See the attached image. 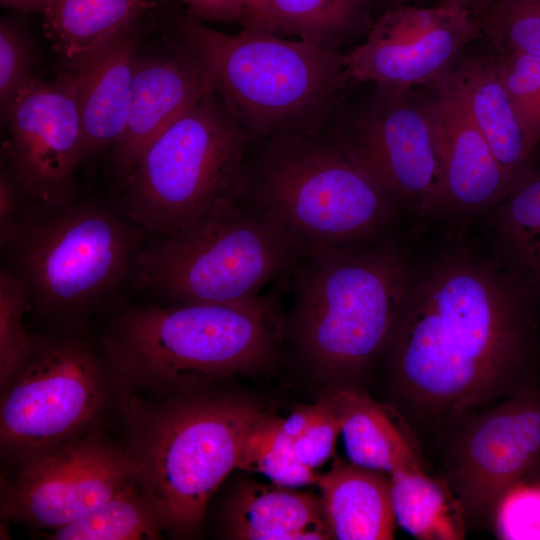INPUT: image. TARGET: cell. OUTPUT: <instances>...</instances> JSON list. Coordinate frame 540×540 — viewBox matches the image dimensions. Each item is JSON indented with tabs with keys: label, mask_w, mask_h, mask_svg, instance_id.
I'll return each mask as SVG.
<instances>
[{
	"label": "cell",
	"mask_w": 540,
	"mask_h": 540,
	"mask_svg": "<svg viewBox=\"0 0 540 540\" xmlns=\"http://www.w3.org/2000/svg\"><path fill=\"white\" fill-rule=\"evenodd\" d=\"M441 79L461 102L500 165L520 184L533 169L495 54L456 62Z\"/></svg>",
	"instance_id": "cell-20"
},
{
	"label": "cell",
	"mask_w": 540,
	"mask_h": 540,
	"mask_svg": "<svg viewBox=\"0 0 540 540\" xmlns=\"http://www.w3.org/2000/svg\"><path fill=\"white\" fill-rule=\"evenodd\" d=\"M149 4L150 0H50L42 14L44 31L65 61L134 25Z\"/></svg>",
	"instance_id": "cell-23"
},
{
	"label": "cell",
	"mask_w": 540,
	"mask_h": 540,
	"mask_svg": "<svg viewBox=\"0 0 540 540\" xmlns=\"http://www.w3.org/2000/svg\"><path fill=\"white\" fill-rule=\"evenodd\" d=\"M253 144L210 89L116 184L114 207L145 233H175L246 196Z\"/></svg>",
	"instance_id": "cell-7"
},
{
	"label": "cell",
	"mask_w": 540,
	"mask_h": 540,
	"mask_svg": "<svg viewBox=\"0 0 540 540\" xmlns=\"http://www.w3.org/2000/svg\"><path fill=\"white\" fill-rule=\"evenodd\" d=\"M396 521L421 540L464 538V507L460 500L418 465L397 468L390 473Z\"/></svg>",
	"instance_id": "cell-26"
},
{
	"label": "cell",
	"mask_w": 540,
	"mask_h": 540,
	"mask_svg": "<svg viewBox=\"0 0 540 540\" xmlns=\"http://www.w3.org/2000/svg\"><path fill=\"white\" fill-rule=\"evenodd\" d=\"M116 390L104 354L84 339H38L1 392V454L17 467L92 431Z\"/></svg>",
	"instance_id": "cell-10"
},
{
	"label": "cell",
	"mask_w": 540,
	"mask_h": 540,
	"mask_svg": "<svg viewBox=\"0 0 540 540\" xmlns=\"http://www.w3.org/2000/svg\"><path fill=\"white\" fill-rule=\"evenodd\" d=\"M491 210L495 256L540 294V170Z\"/></svg>",
	"instance_id": "cell-24"
},
{
	"label": "cell",
	"mask_w": 540,
	"mask_h": 540,
	"mask_svg": "<svg viewBox=\"0 0 540 540\" xmlns=\"http://www.w3.org/2000/svg\"><path fill=\"white\" fill-rule=\"evenodd\" d=\"M24 199L8 172H2L0 178V238L6 246L14 234L17 221L23 208L20 200Z\"/></svg>",
	"instance_id": "cell-35"
},
{
	"label": "cell",
	"mask_w": 540,
	"mask_h": 540,
	"mask_svg": "<svg viewBox=\"0 0 540 540\" xmlns=\"http://www.w3.org/2000/svg\"><path fill=\"white\" fill-rule=\"evenodd\" d=\"M324 394L338 416L352 463L389 473L418 465L407 440L379 404L349 386H333Z\"/></svg>",
	"instance_id": "cell-22"
},
{
	"label": "cell",
	"mask_w": 540,
	"mask_h": 540,
	"mask_svg": "<svg viewBox=\"0 0 540 540\" xmlns=\"http://www.w3.org/2000/svg\"><path fill=\"white\" fill-rule=\"evenodd\" d=\"M273 22L276 35L342 52L374 20L369 0H273Z\"/></svg>",
	"instance_id": "cell-25"
},
{
	"label": "cell",
	"mask_w": 540,
	"mask_h": 540,
	"mask_svg": "<svg viewBox=\"0 0 540 540\" xmlns=\"http://www.w3.org/2000/svg\"><path fill=\"white\" fill-rule=\"evenodd\" d=\"M282 330L273 304L259 296L234 304L134 305L115 317L103 348L120 396L163 398L268 367Z\"/></svg>",
	"instance_id": "cell-2"
},
{
	"label": "cell",
	"mask_w": 540,
	"mask_h": 540,
	"mask_svg": "<svg viewBox=\"0 0 540 540\" xmlns=\"http://www.w3.org/2000/svg\"><path fill=\"white\" fill-rule=\"evenodd\" d=\"M30 309L23 281L13 271H0V389L10 384L33 354L38 338L30 335L24 315Z\"/></svg>",
	"instance_id": "cell-30"
},
{
	"label": "cell",
	"mask_w": 540,
	"mask_h": 540,
	"mask_svg": "<svg viewBox=\"0 0 540 540\" xmlns=\"http://www.w3.org/2000/svg\"><path fill=\"white\" fill-rule=\"evenodd\" d=\"M536 297L495 255L457 249L412 271L383 352L398 395L453 419L528 385Z\"/></svg>",
	"instance_id": "cell-1"
},
{
	"label": "cell",
	"mask_w": 540,
	"mask_h": 540,
	"mask_svg": "<svg viewBox=\"0 0 540 540\" xmlns=\"http://www.w3.org/2000/svg\"><path fill=\"white\" fill-rule=\"evenodd\" d=\"M33 51L19 29L7 20L0 23V104L2 115L20 86L32 74Z\"/></svg>",
	"instance_id": "cell-34"
},
{
	"label": "cell",
	"mask_w": 540,
	"mask_h": 540,
	"mask_svg": "<svg viewBox=\"0 0 540 540\" xmlns=\"http://www.w3.org/2000/svg\"><path fill=\"white\" fill-rule=\"evenodd\" d=\"M254 143L246 198L282 228L300 257L366 243L398 207L329 124Z\"/></svg>",
	"instance_id": "cell-5"
},
{
	"label": "cell",
	"mask_w": 540,
	"mask_h": 540,
	"mask_svg": "<svg viewBox=\"0 0 540 540\" xmlns=\"http://www.w3.org/2000/svg\"><path fill=\"white\" fill-rule=\"evenodd\" d=\"M8 173L27 203L54 206L76 199L84 160L81 120L70 75H35L16 91L5 113Z\"/></svg>",
	"instance_id": "cell-13"
},
{
	"label": "cell",
	"mask_w": 540,
	"mask_h": 540,
	"mask_svg": "<svg viewBox=\"0 0 540 540\" xmlns=\"http://www.w3.org/2000/svg\"><path fill=\"white\" fill-rule=\"evenodd\" d=\"M519 121L527 157L540 145V55L494 53Z\"/></svg>",
	"instance_id": "cell-31"
},
{
	"label": "cell",
	"mask_w": 540,
	"mask_h": 540,
	"mask_svg": "<svg viewBox=\"0 0 540 540\" xmlns=\"http://www.w3.org/2000/svg\"><path fill=\"white\" fill-rule=\"evenodd\" d=\"M331 129L398 206L439 211L440 167L423 97L374 84L359 104L339 107Z\"/></svg>",
	"instance_id": "cell-11"
},
{
	"label": "cell",
	"mask_w": 540,
	"mask_h": 540,
	"mask_svg": "<svg viewBox=\"0 0 540 540\" xmlns=\"http://www.w3.org/2000/svg\"><path fill=\"white\" fill-rule=\"evenodd\" d=\"M140 49L136 23L104 43L64 61L70 75L83 135L84 158L112 148L128 118Z\"/></svg>",
	"instance_id": "cell-18"
},
{
	"label": "cell",
	"mask_w": 540,
	"mask_h": 540,
	"mask_svg": "<svg viewBox=\"0 0 540 540\" xmlns=\"http://www.w3.org/2000/svg\"><path fill=\"white\" fill-rule=\"evenodd\" d=\"M540 465V388L528 384L473 418L452 448L450 476L464 510L481 512Z\"/></svg>",
	"instance_id": "cell-15"
},
{
	"label": "cell",
	"mask_w": 540,
	"mask_h": 540,
	"mask_svg": "<svg viewBox=\"0 0 540 540\" xmlns=\"http://www.w3.org/2000/svg\"><path fill=\"white\" fill-rule=\"evenodd\" d=\"M222 527L227 538L237 540L333 539L321 497L253 481L232 490Z\"/></svg>",
	"instance_id": "cell-19"
},
{
	"label": "cell",
	"mask_w": 540,
	"mask_h": 540,
	"mask_svg": "<svg viewBox=\"0 0 540 540\" xmlns=\"http://www.w3.org/2000/svg\"><path fill=\"white\" fill-rule=\"evenodd\" d=\"M473 17L494 53L540 55V0H489Z\"/></svg>",
	"instance_id": "cell-29"
},
{
	"label": "cell",
	"mask_w": 540,
	"mask_h": 540,
	"mask_svg": "<svg viewBox=\"0 0 540 540\" xmlns=\"http://www.w3.org/2000/svg\"><path fill=\"white\" fill-rule=\"evenodd\" d=\"M136 482L127 447L90 431L17 467L1 486V515L53 531L81 519Z\"/></svg>",
	"instance_id": "cell-12"
},
{
	"label": "cell",
	"mask_w": 540,
	"mask_h": 540,
	"mask_svg": "<svg viewBox=\"0 0 540 540\" xmlns=\"http://www.w3.org/2000/svg\"><path fill=\"white\" fill-rule=\"evenodd\" d=\"M186 6V16L207 22L210 0H180Z\"/></svg>",
	"instance_id": "cell-37"
},
{
	"label": "cell",
	"mask_w": 540,
	"mask_h": 540,
	"mask_svg": "<svg viewBox=\"0 0 540 540\" xmlns=\"http://www.w3.org/2000/svg\"><path fill=\"white\" fill-rule=\"evenodd\" d=\"M242 29L275 34L273 0H239Z\"/></svg>",
	"instance_id": "cell-36"
},
{
	"label": "cell",
	"mask_w": 540,
	"mask_h": 540,
	"mask_svg": "<svg viewBox=\"0 0 540 540\" xmlns=\"http://www.w3.org/2000/svg\"><path fill=\"white\" fill-rule=\"evenodd\" d=\"M294 269L289 331L299 359L335 386L356 380L383 355L412 270L386 243L308 253Z\"/></svg>",
	"instance_id": "cell-4"
},
{
	"label": "cell",
	"mask_w": 540,
	"mask_h": 540,
	"mask_svg": "<svg viewBox=\"0 0 540 540\" xmlns=\"http://www.w3.org/2000/svg\"><path fill=\"white\" fill-rule=\"evenodd\" d=\"M237 469L258 472L274 484L295 488L317 483L319 474L295 454L282 418L264 414L247 433Z\"/></svg>",
	"instance_id": "cell-28"
},
{
	"label": "cell",
	"mask_w": 540,
	"mask_h": 540,
	"mask_svg": "<svg viewBox=\"0 0 540 540\" xmlns=\"http://www.w3.org/2000/svg\"><path fill=\"white\" fill-rule=\"evenodd\" d=\"M208 90L197 65L173 36L152 50L139 49L126 126L111 149L116 184Z\"/></svg>",
	"instance_id": "cell-17"
},
{
	"label": "cell",
	"mask_w": 540,
	"mask_h": 540,
	"mask_svg": "<svg viewBox=\"0 0 540 540\" xmlns=\"http://www.w3.org/2000/svg\"><path fill=\"white\" fill-rule=\"evenodd\" d=\"M423 96L440 167L439 211L478 213L499 204L517 183L441 78Z\"/></svg>",
	"instance_id": "cell-16"
},
{
	"label": "cell",
	"mask_w": 540,
	"mask_h": 540,
	"mask_svg": "<svg viewBox=\"0 0 540 540\" xmlns=\"http://www.w3.org/2000/svg\"><path fill=\"white\" fill-rule=\"evenodd\" d=\"M161 1H166V0H161Z\"/></svg>",
	"instance_id": "cell-40"
},
{
	"label": "cell",
	"mask_w": 540,
	"mask_h": 540,
	"mask_svg": "<svg viewBox=\"0 0 540 540\" xmlns=\"http://www.w3.org/2000/svg\"><path fill=\"white\" fill-rule=\"evenodd\" d=\"M316 484L333 539H393L391 478L383 471L337 461Z\"/></svg>",
	"instance_id": "cell-21"
},
{
	"label": "cell",
	"mask_w": 540,
	"mask_h": 540,
	"mask_svg": "<svg viewBox=\"0 0 540 540\" xmlns=\"http://www.w3.org/2000/svg\"><path fill=\"white\" fill-rule=\"evenodd\" d=\"M383 1H387L389 2V4L391 5V8H395V7H398V6H402V5H405L403 2L406 1V0H383ZM370 4L372 3V0H369Z\"/></svg>",
	"instance_id": "cell-39"
},
{
	"label": "cell",
	"mask_w": 540,
	"mask_h": 540,
	"mask_svg": "<svg viewBox=\"0 0 540 540\" xmlns=\"http://www.w3.org/2000/svg\"><path fill=\"white\" fill-rule=\"evenodd\" d=\"M157 399L121 396L126 447L138 484L158 503L168 530L192 536L210 498L237 469L247 433L265 413L252 400L206 390Z\"/></svg>",
	"instance_id": "cell-6"
},
{
	"label": "cell",
	"mask_w": 540,
	"mask_h": 540,
	"mask_svg": "<svg viewBox=\"0 0 540 540\" xmlns=\"http://www.w3.org/2000/svg\"><path fill=\"white\" fill-rule=\"evenodd\" d=\"M496 530L503 539H540V484L519 482L498 501Z\"/></svg>",
	"instance_id": "cell-33"
},
{
	"label": "cell",
	"mask_w": 540,
	"mask_h": 540,
	"mask_svg": "<svg viewBox=\"0 0 540 540\" xmlns=\"http://www.w3.org/2000/svg\"><path fill=\"white\" fill-rule=\"evenodd\" d=\"M173 38L254 142L327 126L350 85L342 52L302 40L227 34L187 16Z\"/></svg>",
	"instance_id": "cell-3"
},
{
	"label": "cell",
	"mask_w": 540,
	"mask_h": 540,
	"mask_svg": "<svg viewBox=\"0 0 540 540\" xmlns=\"http://www.w3.org/2000/svg\"><path fill=\"white\" fill-rule=\"evenodd\" d=\"M481 37L468 12L398 6L374 20L364 40L343 53L346 76L350 84L414 88L432 83L453 67L467 44Z\"/></svg>",
	"instance_id": "cell-14"
},
{
	"label": "cell",
	"mask_w": 540,
	"mask_h": 540,
	"mask_svg": "<svg viewBox=\"0 0 540 540\" xmlns=\"http://www.w3.org/2000/svg\"><path fill=\"white\" fill-rule=\"evenodd\" d=\"M49 1L50 0H1V3L23 12L43 14Z\"/></svg>",
	"instance_id": "cell-38"
},
{
	"label": "cell",
	"mask_w": 540,
	"mask_h": 540,
	"mask_svg": "<svg viewBox=\"0 0 540 540\" xmlns=\"http://www.w3.org/2000/svg\"><path fill=\"white\" fill-rule=\"evenodd\" d=\"M282 427L298 459L314 470L331 457L341 433L338 416L325 394L316 403L302 405L282 418Z\"/></svg>",
	"instance_id": "cell-32"
},
{
	"label": "cell",
	"mask_w": 540,
	"mask_h": 540,
	"mask_svg": "<svg viewBox=\"0 0 540 540\" xmlns=\"http://www.w3.org/2000/svg\"><path fill=\"white\" fill-rule=\"evenodd\" d=\"M144 233L114 206L27 203L6 246L30 309L76 323L131 280Z\"/></svg>",
	"instance_id": "cell-8"
},
{
	"label": "cell",
	"mask_w": 540,
	"mask_h": 540,
	"mask_svg": "<svg viewBox=\"0 0 540 540\" xmlns=\"http://www.w3.org/2000/svg\"><path fill=\"white\" fill-rule=\"evenodd\" d=\"M164 530L168 523L158 503L136 482L81 519L42 535L55 540L159 539Z\"/></svg>",
	"instance_id": "cell-27"
},
{
	"label": "cell",
	"mask_w": 540,
	"mask_h": 540,
	"mask_svg": "<svg viewBox=\"0 0 540 540\" xmlns=\"http://www.w3.org/2000/svg\"><path fill=\"white\" fill-rule=\"evenodd\" d=\"M299 258L282 228L245 196L145 241L131 282L167 304H234L258 296Z\"/></svg>",
	"instance_id": "cell-9"
}]
</instances>
